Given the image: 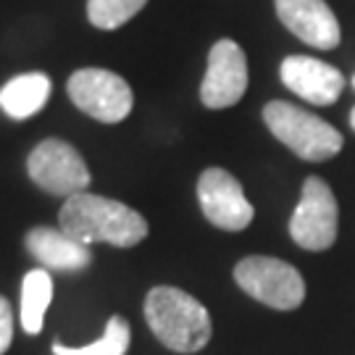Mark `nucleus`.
<instances>
[{"label":"nucleus","instance_id":"obj_8","mask_svg":"<svg viewBox=\"0 0 355 355\" xmlns=\"http://www.w3.org/2000/svg\"><path fill=\"white\" fill-rule=\"evenodd\" d=\"M198 200L205 218L224 232H242L253 224V205L227 168H205L198 179Z\"/></svg>","mask_w":355,"mask_h":355},{"label":"nucleus","instance_id":"obj_7","mask_svg":"<svg viewBox=\"0 0 355 355\" xmlns=\"http://www.w3.org/2000/svg\"><path fill=\"white\" fill-rule=\"evenodd\" d=\"M26 168L40 190L51 195L71 198L76 192H87L89 187V168L85 158L69 142L55 140V137L42 140L29 153Z\"/></svg>","mask_w":355,"mask_h":355},{"label":"nucleus","instance_id":"obj_10","mask_svg":"<svg viewBox=\"0 0 355 355\" xmlns=\"http://www.w3.org/2000/svg\"><path fill=\"white\" fill-rule=\"evenodd\" d=\"M279 21L297 40L318 51H331L340 45L337 16L324 0H274Z\"/></svg>","mask_w":355,"mask_h":355},{"label":"nucleus","instance_id":"obj_18","mask_svg":"<svg viewBox=\"0 0 355 355\" xmlns=\"http://www.w3.org/2000/svg\"><path fill=\"white\" fill-rule=\"evenodd\" d=\"M350 127L355 129V108H353V114H350Z\"/></svg>","mask_w":355,"mask_h":355},{"label":"nucleus","instance_id":"obj_4","mask_svg":"<svg viewBox=\"0 0 355 355\" xmlns=\"http://www.w3.org/2000/svg\"><path fill=\"white\" fill-rule=\"evenodd\" d=\"M234 282L258 303L277 311H295L305 300V282L300 271L279 258H268V255L242 258L234 266Z\"/></svg>","mask_w":355,"mask_h":355},{"label":"nucleus","instance_id":"obj_16","mask_svg":"<svg viewBox=\"0 0 355 355\" xmlns=\"http://www.w3.org/2000/svg\"><path fill=\"white\" fill-rule=\"evenodd\" d=\"M145 6L148 0H87V19L98 29H119Z\"/></svg>","mask_w":355,"mask_h":355},{"label":"nucleus","instance_id":"obj_1","mask_svg":"<svg viewBox=\"0 0 355 355\" xmlns=\"http://www.w3.org/2000/svg\"><path fill=\"white\" fill-rule=\"evenodd\" d=\"M58 224L69 237L85 245L108 242L116 248H132L148 237L145 216L119 200L92 192H76L66 198Z\"/></svg>","mask_w":355,"mask_h":355},{"label":"nucleus","instance_id":"obj_13","mask_svg":"<svg viewBox=\"0 0 355 355\" xmlns=\"http://www.w3.org/2000/svg\"><path fill=\"white\" fill-rule=\"evenodd\" d=\"M51 76L48 74H21L13 76L8 85L0 89V108L11 119H29L42 111V105L51 98Z\"/></svg>","mask_w":355,"mask_h":355},{"label":"nucleus","instance_id":"obj_19","mask_svg":"<svg viewBox=\"0 0 355 355\" xmlns=\"http://www.w3.org/2000/svg\"><path fill=\"white\" fill-rule=\"evenodd\" d=\"M353 87H355V76H353Z\"/></svg>","mask_w":355,"mask_h":355},{"label":"nucleus","instance_id":"obj_6","mask_svg":"<svg viewBox=\"0 0 355 355\" xmlns=\"http://www.w3.org/2000/svg\"><path fill=\"white\" fill-rule=\"evenodd\" d=\"M340 211L334 192L321 177H308L303 182L300 203L290 218V237L303 250H329L337 240Z\"/></svg>","mask_w":355,"mask_h":355},{"label":"nucleus","instance_id":"obj_2","mask_svg":"<svg viewBox=\"0 0 355 355\" xmlns=\"http://www.w3.org/2000/svg\"><path fill=\"white\" fill-rule=\"evenodd\" d=\"M150 331L174 353H198L211 340V313L179 287H153L145 297Z\"/></svg>","mask_w":355,"mask_h":355},{"label":"nucleus","instance_id":"obj_9","mask_svg":"<svg viewBox=\"0 0 355 355\" xmlns=\"http://www.w3.org/2000/svg\"><path fill=\"white\" fill-rule=\"evenodd\" d=\"M248 89V58L234 40H218L208 53L200 101L211 111H221L242 101Z\"/></svg>","mask_w":355,"mask_h":355},{"label":"nucleus","instance_id":"obj_17","mask_svg":"<svg viewBox=\"0 0 355 355\" xmlns=\"http://www.w3.org/2000/svg\"><path fill=\"white\" fill-rule=\"evenodd\" d=\"M13 340V313L8 300L0 295V355L11 347Z\"/></svg>","mask_w":355,"mask_h":355},{"label":"nucleus","instance_id":"obj_12","mask_svg":"<svg viewBox=\"0 0 355 355\" xmlns=\"http://www.w3.org/2000/svg\"><path fill=\"white\" fill-rule=\"evenodd\" d=\"M26 250L37 258L42 266L58 271H76L89 263V248L85 242L69 237L64 229L37 227L26 234Z\"/></svg>","mask_w":355,"mask_h":355},{"label":"nucleus","instance_id":"obj_15","mask_svg":"<svg viewBox=\"0 0 355 355\" xmlns=\"http://www.w3.org/2000/svg\"><path fill=\"white\" fill-rule=\"evenodd\" d=\"M129 340H132V331H129L127 318L114 316L108 321V327L103 331V337L98 343L85 345V347H66V345L55 343L53 345V353L55 355H127Z\"/></svg>","mask_w":355,"mask_h":355},{"label":"nucleus","instance_id":"obj_3","mask_svg":"<svg viewBox=\"0 0 355 355\" xmlns=\"http://www.w3.org/2000/svg\"><path fill=\"white\" fill-rule=\"evenodd\" d=\"M263 121L268 132L303 161H329L343 150V135L337 129L292 103L271 101L263 108Z\"/></svg>","mask_w":355,"mask_h":355},{"label":"nucleus","instance_id":"obj_14","mask_svg":"<svg viewBox=\"0 0 355 355\" xmlns=\"http://www.w3.org/2000/svg\"><path fill=\"white\" fill-rule=\"evenodd\" d=\"M53 297V279L45 268L29 271L21 282V329L26 334H40L45 313Z\"/></svg>","mask_w":355,"mask_h":355},{"label":"nucleus","instance_id":"obj_5","mask_svg":"<svg viewBox=\"0 0 355 355\" xmlns=\"http://www.w3.org/2000/svg\"><path fill=\"white\" fill-rule=\"evenodd\" d=\"M69 98L79 111L103 124L124 121L135 105V95L127 79L108 69H79L69 76Z\"/></svg>","mask_w":355,"mask_h":355},{"label":"nucleus","instance_id":"obj_11","mask_svg":"<svg viewBox=\"0 0 355 355\" xmlns=\"http://www.w3.org/2000/svg\"><path fill=\"white\" fill-rule=\"evenodd\" d=\"M282 82L311 105H331L343 95L345 76L340 69L311 55H290L282 61Z\"/></svg>","mask_w":355,"mask_h":355}]
</instances>
